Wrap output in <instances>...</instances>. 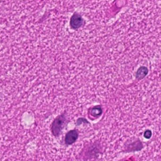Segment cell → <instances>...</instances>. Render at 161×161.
Instances as JSON below:
<instances>
[{"instance_id": "6da1fadb", "label": "cell", "mask_w": 161, "mask_h": 161, "mask_svg": "<svg viewBox=\"0 0 161 161\" xmlns=\"http://www.w3.org/2000/svg\"><path fill=\"white\" fill-rule=\"evenodd\" d=\"M65 118L64 115H61L57 117L53 121L52 130L53 134L55 136L60 135L65 122Z\"/></svg>"}, {"instance_id": "7a4b0ae2", "label": "cell", "mask_w": 161, "mask_h": 161, "mask_svg": "<svg viewBox=\"0 0 161 161\" xmlns=\"http://www.w3.org/2000/svg\"><path fill=\"white\" fill-rule=\"evenodd\" d=\"M70 26L73 29H77L81 27L83 23V19L78 14H75L72 16L70 19Z\"/></svg>"}, {"instance_id": "3957f363", "label": "cell", "mask_w": 161, "mask_h": 161, "mask_svg": "<svg viewBox=\"0 0 161 161\" xmlns=\"http://www.w3.org/2000/svg\"><path fill=\"white\" fill-rule=\"evenodd\" d=\"M78 133L75 130L70 131L65 136L66 144L67 145H71L74 143L78 139Z\"/></svg>"}, {"instance_id": "277c9868", "label": "cell", "mask_w": 161, "mask_h": 161, "mask_svg": "<svg viewBox=\"0 0 161 161\" xmlns=\"http://www.w3.org/2000/svg\"><path fill=\"white\" fill-rule=\"evenodd\" d=\"M148 72L147 68L146 67H141L138 69L136 74V77L138 80H142L145 78Z\"/></svg>"}, {"instance_id": "5b68a950", "label": "cell", "mask_w": 161, "mask_h": 161, "mask_svg": "<svg viewBox=\"0 0 161 161\" xmlns=\"http://www.w3.org/2000/svg\"><path fill=\"white\" fill-rule=\"evenodd\" d=\"M142 148V143L140 141H137L135 143L130 144L128 146L127 150L128 152L134 151L138 150V149H141Z\"/></svg>"}, {"instance_id": "8992f818", "label": "cell", "mask_w": 161, "mask_h": 161, "mask_svg": "<svg viewBox=\"0 0 161 161\" xmlns=\"http://www.w3.org/2000/svg\"><path fill=\"white\" fill-rule=\"evenodd\" d=\"M102 113V110L100 107H95L91 110V114L93 116L97 117L100 116Z\"/></svg>"}, {"instance_id": "52a82bcc", "label": "cell", "mask_w": 161, "mask_h": 161, "mask_svg": "<svg viewBox=\"0 0 161 161\" xmlns=\"http://www.w3.org/2000/svg\"><path fill=\"white\" fill-rule=\"evenodd\" d=\"M152 135V133L151 131L149 130H147V131L145 132L144 133V137L147 139H149L151 138V137Z\"/></svg>"}]
</instances>
